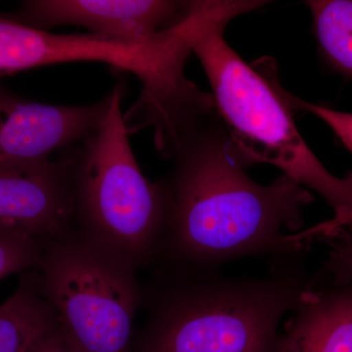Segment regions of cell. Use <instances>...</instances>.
<instances>
[{"label": "cell", "mask_w": 352, "mask_h": 352, "mask_svg": "<svg viewBox=\"0 0 352 352\" xmlns=\"http://www.w3.org/2000/svg\"><path fill=\"white\" fill-rule=\"evenodd\" d=\"M164 182L168 214L153 263L159 270L217 272L252 256H300L310 241L296 232L314 198L282 175L261 185L245 173L228 147L219 115L194 131Z\"/></svg>", "instance_id": "6da1fadb"}, {"label": "cell", "mask_w": 352, "mask_h": 352, "mask_svg": "<svg viewBox=\"0 0 352 352\" xmlns=\"http://www.w3.org/2000/svg\"><path fill=\"white\" fill-rule=\"evenodd\" d=\"M245 12L242 0H201L177 25L138 39L51 34L0 16V76L72 62H102L129 72L142 92L124 116L127 129L152 127L157 151L171 159L190 134L217 115L212 94L185 75L187 59L210 25Z\"/></svg>", "instance_id": "7a4b0ae2"}, {"label": "cell", "mask_w": 352, "mask_h": 352, "mask_svg": "<svg viewBox=\"0 0 352 352\" xmlns=\"http://www.w3.org/2000/svg\"><path fill=\"white\" fill-rule=\"evenodd\" d=\"M302 256L271 259L261 277L157 270L131 352H276L280 323L314 281Z\"/></svg>", "instance_id": "3957f363"}, {"label": "cell", "mask_w": 352, "mask_h": 352, "mask_svg": "<svg viewBox=\"0 0 352 352\" xmlns=\"http://www.w3.org/2000/svg\"><path fill=\"white\" fill-rule=\"evenodd\" d=\"M228 23L210 25L193 52L212 87L229 151L244 168L268 164L320 194L335 212L332 231L352 229V173L333 175L308 147L296 126L293 96L272 59L248 64L224 38Z\"/></svg>", "instance_id": "277c9868"}, {"label": "cell", "mask_w": 352, "mask_h": 352, "mask_svg": "<svg viewBox=\"0 0 352 352\" xmlns=\"http://www.w3.org/2000/svg\"><path fill=\"white\" fill-rule=\"evenodd\" d=\"M124 87L107 97L100 122L72 155L76 226L126 254L153 263L163 235L168 197L139 168L122 113Z\"/></svg>", "instance_id": "5b68a950"}, {"label": "cell", "mask_w": 352, "mask_h": 352, "mask_svg": "<svg viewBox=\"0 0 352 352\" xmlns=\"http://www.w3.org/2000/svg\"><path fill=\"white\" fill-rule=\"evenodd\" d=\"M138 267L129 256L78 227L43 245L41 293L78 352H131L143 302Z\"/></svg>", "instance_id": "8992f818"}, {"label": "cell", "mask_w": 352, "mask_h": 352, "mask_svg": "<svg viewBox=\"0 0 352 352\" xmlns=\"http://www.w3.org/2000/svg\"><path fill=\"white\" fill-rule=\"evenodd\" d=\"M72 156L0 161V236L45 244L76 226Z\"/></svg>", "instance_id": "52a82bcc"}, {"label": "cell", "mask_w": 352, "mask_h": 352, "mask_svg": "<svg viewBox=\"0 0 352 352\" xmlns=\"http://www.w3.org/2000/svg\"><path fill=\"white\" fill-rule=\"evenodd\" d=\"M194 6L195 1L170 0H34L23 2L10 19L44 32L72 25L91 34L138 39L177 25Z\"/></svg>", "instance_id": "ba28073f"}, {"label": "cell", "mask_w": 352, "mask_h": 352, "mask_svg": "<svg viewBox=\"0 0 352 352\" xmlns=\"http://www.w3.org/2000/svg\"><path fill=\"white\" fill-rule=\"evenodd\" d=\"M107 98L87 106L36 103L0 88V161L51 157L82 142L100 122Z\"/></svg>", "instance_id": "9c48e42d"}, {"label": "cell", "mask_w": 352, "mask_h": 352, "mask_svg": "<svg viewBox=\"0 0 352 352\" xmlns=\"http://www.w3.org/2000/svg\"><path fill=\"white\" fill-rule=\"evenodd\" d=\"M276 352H352V280L333 283L314 274Z\"/></svg>", "instance_id": "30bf717a"}, {"label": "cell", "mask_w": 352, "mask_h": 352, "mask_svg": "<svg viewBox=\"0 0 352 352\" xmlns=\"http://www.w3.org/2000/svg\"><path fill=\"white\" fill-rule=\"evenodd\" d=\"M57 323L56 312L41 293L38 271L23 273L17 289L0 305V352H28Z\"/></svg>", "instance_id": "8fae6325"}, {"label": "cell", "mask_w": 352, "mask_h": 352, "mask_svg": "<svg viewBox=\"0 0 352 352\" xmlns=\"http://www.w3.org/2000/svg\"><path fill=\"white\" fill-rule=\"evenodd\" d=\"M305 4L322 55L340 75L352 80V0H310Z\"/></svg>", "instance_id": "7c38bea8"}, {"label": "cell", "mask_w": 352, "mask_h": 352, "mask_svg": "<svg viewBox=\"0 0 352 352\" xmlns=\"http://www.w3.org/2000/svg\"><path fill=\"white\" fill-rule=\"evenodd\" d=\"M43 245L36 241L0 236V281L19 273L38 270Z\"/></svg>", "instance_id": "4fadbf2b"}, {"label": "cell", "mask_w": 352, "mask_h": 352, "mask_svg": "<svg viewBox=\"0 0 352 352\" xmlns=\"http://www.w3.org/2000/svg\"><path fill=\"white\" fill-rule=\"evenodd\" d=\"M294 104L298 112L302 111L312 113L325 122L352 154V113L342 112L318 104L308 103L296 96L294 97Z\"/></svg>", "instance_id": "5bb4252c"}, {"label": "cell", "mask_w": 352, "mask_h": 352, "mask_svg": "<svg viewBox=\"0 0 352 352\" xmlns=\"http://www.w3.org/2000/svg\"><path fill=\"white\" fill-rule=\"evenodd\" d=\"M28 352H78L66 337L59 325V321L54 327L41 335Z\"/></svg>", "instance_id": "9a60e30c"}, {"label": "cell", "mask_w": 352, "mask_h": 352, "mask_svg": "<svg viewBox=\"0 0 352 352\" xmlns=\"http://www.w3.org/2000/svg\"><path fill=\"white\" fill-rule=\"evenodd\" d=\"M331 263L338 276L352 279V238L340 240L331 252Z\"/></svg>", "instance_id": "2e32d148"}, {"label": "cell", "mask_w": 352, "mask_h": 352, "mask_svg": "<svg viewBox=\"0 0 352 352\" xmlns=\"http://www.w3.org/2000/svg\"><path fill=\"white\" fill-rule=\"evenodd\" d=\"M312 233H314V235L315 236V237H319V236L317 235L316 230H315V229H314V230H312ZM340 237H349V236H339V237H336V238H340ZM336 238H333V239H336ZM331 240H333V239H331Z\"/></svg>", "instance_id": "e0dca14e"}]
</instances>
